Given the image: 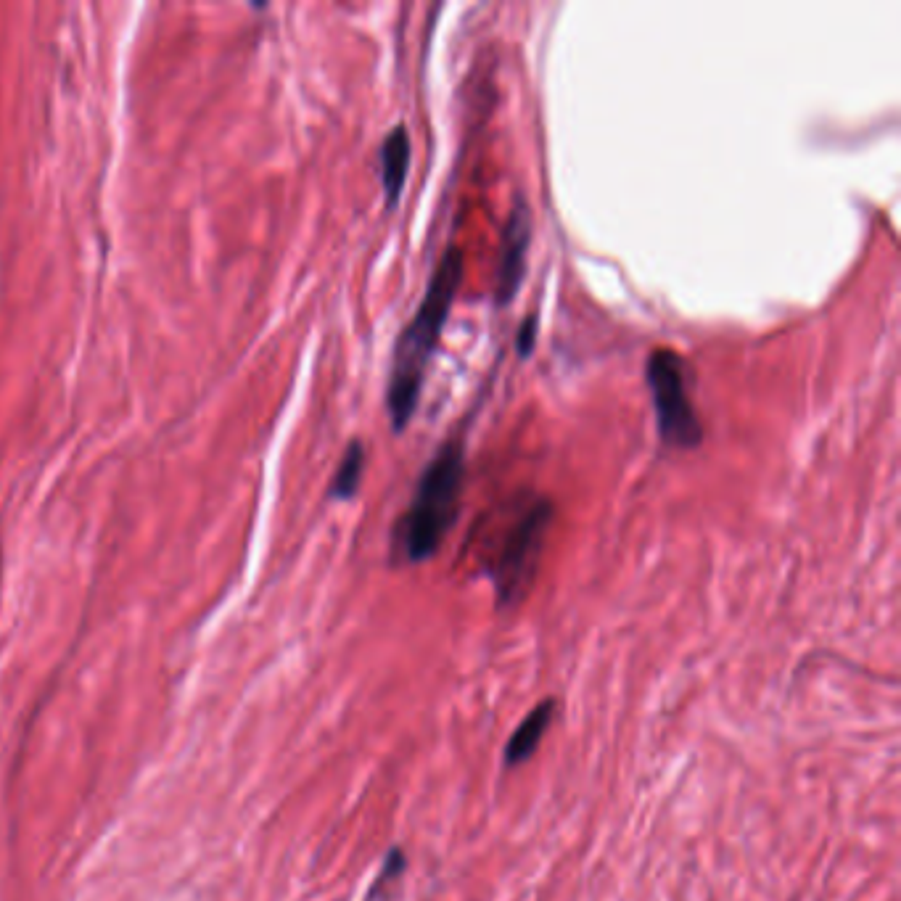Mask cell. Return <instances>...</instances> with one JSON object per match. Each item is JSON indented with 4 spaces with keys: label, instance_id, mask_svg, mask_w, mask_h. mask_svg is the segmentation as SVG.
Instances as JSON below:
<instances>
[{
    "label": "cell",
    "instance_id": "1",
    "mask_svg": "<svg viewBox=\"0 0 901 901\" xmlns=\"http://www.w3.org/2000/svg\"><path fill=\"white\" fill-rule=\"evenodd\" d=\"M463 273H466L463 249L450 244L431 275L413 320L399 333L392 357V376L386 386V413H389L394 434H402L418 410L426 373H429L444 325L450 318L452 304L458 299Z\"/></svg>",
    "mask_w": 901,
    "mask_h": 901
},
{
    "label": "cell",
    "instance_id": "2",
    "mask_svg": "<svg viewBox=\"0 0 901 901\" xmlns=\"http://www.w3.org/2000/svg\"><path fill=\"white\" fill-rule=\"evenodd\" d=\"M466 481L463 442L450 439L415 481L413 500L394 526V553L407 563H426L458 521Z\"/></svg>",
    "mask_w": 901,
    "mask_h": 901
},
{
    "label": "cell",
    "instance_id": "3",
    "mask_svg": "<svg viewBox=\"0 0 901 901\" xmlns=\"http://www.w3.org/2000/svg\"><path fill=\"white\" fill-rule=\"evenodd\" d=\"M555 505L545 495H521L503 529L484 555V574L492 579L497 606L513 608L529 595L540 574Z\"/></svg>",
    "mask_w": 901,
    "mask_h": 901
},
{
    "label": "cell",
    "instance_id": "4",
    "mask_svg": "<svg viewBox=\"0 0 901 901\" xmlns=\"http://www.w3.org/2000/svg\"><path fill=\"white\" fill-rule=\"evenodd\" d=\"M656 429L661 442L674 450H695L703 442V426L693 402V368L672 347H658L645 362Z\"/></svg>",
    "mask_w": 901,
    "mask_h": 901
},
{
    "label": "cell",
    "instance_id": "5",
    "mask_svg": "<svg viewBox=\"0 0 901 901\" xmlns=\"http://www.w3.org/2000/svg\"><path fill=\"white\" fill-rule=\"evenodd\" d=\"M532 209L524 196H516L513 209L505 217L503 238H500V265H497L495 302L508 307L516 299L526 275L529 246H532Z\"/></svg>",
    "mask_w": 901,
    "mask_h": 901
},
{
    "label": "cell",
    "instance_id": "6",
    "mask_svg": "<svg viewBox=\"0 0 901 901\" xmlns=\"http://www.w3.org/2000/svg\"><path fill=\"white\" fill-rule=\"evenodd\" d=\"M410 159H413V148H410V133L405 125H397L389 130V135L381 143L378 151V162H381V183H384L386 209L392 212L399 204L402 188H405L407 170H410Z\"/></svg>",
    "mask_w": 901,
    "mask_h": 901
},
{
    "label": "cell",
    "instance_id": "7",
    "mask_svg": "<svg viewBox=\"0 0 901 901\" xmlns=\"http://www.w3.org/2000/svg\"><path fill=\"white\" fill-rule=\"evenodd\" d=\"M555 719V701L553 698H547V701L537 703L526 719L516 727L513 732V738L508 740V748H505V767H518V764H524L534 756L537 746L542 743L545 738V732L550 730V724Z\"/></svg>",
    "mask_w": 901,
    "mask_h": 901
},
{
    "label": "cell",
    "instance_id": "8",
    "mask_svg": "<svg viewBox=\"0 0 901 901\" xmlns=\"http://www.w3.org/2000/svg\"><path fill=\"white\" fill-rule=\"evenodd\" d=\"M362 471H365V444L355 439V442H349L339 468L333 473L331 489H328L333 500H352L357 495V487H360Z\"/></svg>",
    "mask_w": 901,
    "mask_h": 901
},
{
    "label": "cell",
    "instance_id": "9",
    "mask_svg": "<svg viewBox=\"0 0 901 901\" xmlns=\"http://www.w3.org/2000/svg\"><path fill=\"white\" fill-rule=\"evenodd\" d=\"M537 331H540V318L537 315H529V318L521 323L516 333V352L521 355V360L532 355L534 347H537Z\"/></svg>",
    "mask_w": 901,
    "mask_h": 901
},
{
    "label": "cell",
    "instance_id": "10",
    "mask_svg": "<svg viewBox=\"0 0 901 901\" xmlns=\"http://www.w3.org/2000/svg\"><path fill=\"white\" fill-rule=\"evenodd\" d=\"M402 867H405V859H402V851H399V849L389 851V859H386V867H384V872H381V878L376 880V886H373V891H370V899H373V896H376L378 891H381V886H386V883H389V880L397 878L399 872H402Z\"/></svg>",
    "mask_w": 901,
    "mask_h": 901
}]
</instances>
